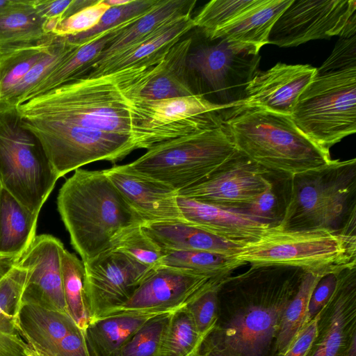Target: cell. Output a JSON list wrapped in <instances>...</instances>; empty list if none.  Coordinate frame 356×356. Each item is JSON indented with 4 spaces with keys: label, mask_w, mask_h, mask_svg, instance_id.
Masks as SVG:
<instances>
[{
    "label": "cell",
    "mask_w": 356,
    "mask_h": 356,
    "mask_svg": "<svg viewBox=\"0 0 356 356\" xmlns=\"http://www.w3.org/2000/svg\"><path fill=\"white\" fill-rule=\"evenodd\" d=\"M61 266L67 312L85 331L89 324L90 317L86 302L83 263L65 248L62 253Z\"/></svg>",
    "instance_id": "obj_35"
},
{
    "label": "cell",
    "mask_w": 356,
    "mask_h": 356,
    "mask_svg": "<svg viewBox=\"0 0 356 356\" xmlns=\"http://www.w3.org/2000/svg\"><path fill=\"white\" fill-rule=\"evenodd\" d=\"M1 105H0V111H1Z\"/></svg>",
    "instance_id": "obj_54"
},
{
    "label": "cell",
    "mask_w": 356,
    "mask_h": 356,
    "mask_svg": "<svg viewBox=\"0 0 356 356\" xmlns=\"http://www.w3.org/2000/svg\"><path fill=\"white\" fill-rule=\"evenodd\" d=\"M154 316L118 315L90 322L85 333L91 356H116L129 338Z\"/></svg>",
    "instance_id": "obj_32"
},
{
    "label": "cell",
    "mask_w": 356,
    "mask_h": 356,
    "mask_svg": "<svg viewBox=\"0 0 356 356\" xmlns=\"http://www.w3.org/2000/svg\"><path fill=\"white\" fill-rule=\"evenodd\" d=\"M245 263L235 257L206 251L179 250L164 248L162 266L188 270L211 277L223 279Z\"/></svg>",
    "instance_id": "obj_33"
},
{
    "label": "cell",
    "mask_w": 356,
    "mask_h": 356,
    "mask_svg": "<svg viewBox=\"0 0 356 356\" xmlns=\"http://www.w3.org/2000/svg\"><path fill=\"white\" fill-rule=\"evenodd\" d=\"M259 0H213L193 18L195 29L207 38L254 6Z\"/></svg>",
    "instance_id": "obj_40"
},
{
    "label": "cell",
    "mask_w": 356,
    "mask_h": 356,
    "mask_svg": "<svg viewBox=\"0 0 356 356\" xmlns=\"http://www.w3.org/2000/svg\"><path fill=\"white\" fill-rule=\"evenodd\" d=\"M203 339L189 312L182 307L170 314L160 356H191Z\"/></svg>",
    "instance_id": "obj_38"
},
{
    "label": "cell",
    "mask_w": 356,
    "mask_h": 356,
    "mask_svg": "<svg viewBox=\"0 0 356 356\" xmlns=\"http://www.w3.org/2000/svg\"><path fill=\"white\" fill-rule=\"evenodd\" d=\"M291 118L312 142L329 150L356 131V35L339 38L299 95Z\"/></svg>",
    "instance_id": "obj_2"
},
{
    "label": "cell",
    "mask_w": 356,
    "mask_h": 356,
    "mask_svg": "<svg viewBox=\"0 0 356 356\" xmlns=\"http://www.w3.org/2000/svg\"><path fill=\"white\" fill-rule=\"evenodd\" d=\"M316 326L306 356H346L356 341V266L339 273L331 298L317 314Z\"/></svg>",
    "instance_id": "obj_17"
},
{
    "label": "cell",
    "mask_w": 356,
    "mask_h": 356,
    "mask_svg": "<svg viewBox=\"0 0 356 356\" xmlns=\"http://www.w3.org/2000/svg\"><path fill=\"white\" fill-rule=\"evenodd\" d=\"M50 35L31 0H9L0 8V58Z\"/></svg>",
    "instance_id": "obj_29"
},
{
    "label": "cell",
    "mask_w": 356,
    "mask_h": 356,
    "mask_svg": "<svg viewBox=\"0 0 356 356\" xmlns=\"http://www.w3.org/2000/svg\"><path fill=\"white\" fill-rule=\"evenodd\" d=\"M143 223L184 220L171 186L141 175L128 164L103 170Z\"/></svg>",
    "instance_id": "obj_20"
},
{
    "label": "cell",
    "mask_w": 356,
    "mask_h": 356,
    "mask_svg": "<svg viewBox=\"0 0 356 356\" xmlns=\"http://www.w3.org/2000/svg\"><path fill=\"white\" fill-rule=\"evenodd\" d=\"M193 29L192 16L172 22L139 44L92 67L86 76L98 77L136 65L173 45Z\"/></svg>",
    "instance_id": "obj_30"
},
{
    "label": "cell",
    "mask_w": 356,
    "mask_h": 356,
    "mask_svg": "<svg viewBox=\"0 0 356 356\" xmlns=\"http://www.w3.org/2000/svg\"><path fill=\"white\" fill-rule=\"evenodd\" d=\"M177 202L184 220L241 245L256 240L271 227L242 210L179 195Z\"/></svg>",
    "instance_id": "obj_22"
},
{
    "label": "cell",
    "mask_w": 356,
    "mask_h": 356,
    "mask_svg": "<svg viewBox=\"0 0 356 356\" xmlns=\"http://www.w3.org/2000/svg\"><path fill=\"white\" fill-rule=\"evenodd\" d=\"M110 8L105 0L97 1L62 20L53 31L58 37L70 38L95 27Z\"/></svg>",
    "instance_id": "obj_44"
},
{
    "label": "cell",
    "mask_w": 356,
    "mask_h": 356,
    "mask_svg": "<svg viewBox=\"0 0 356 356\" xmlns=\"http://www.w3.org/2000/svg\"><path fill=\"white\" fill-rule=\"evenodd\" d=\"M224 279L211 278L184 269L161 266L150 270L126 302L107 312L100 318L118 315L172 313L184 307L204 289Z\"/></svg>",
    "instance_id": "obj_14"
},
{
    "label": "cell",
    "mask_w": 356,
    "mask_h": 356,
    "mask_svg": "<svg viewBox=\"0 0 356 356\" xmlns=\"http://www.w3.org/2000/svg\"><path fill=\"white\" fill-rule=\"evenodd\" d=\"M170 314L149 318L129 338L116 356H160Z\"/></svg>",
    "instance_id": "obj_42"
},
{
    "label": "cell",
    "mask_w": 356,
    "mask_h": 356,
    "mask_svg": "<svg viewBox=\"0 0 356 356\" xmlns=\"http://www.w3.org/2000/svg\"><path fill=\"white\" fill-rule=\"evenodd\" d=\"M142 227L148 236L166 249L206 251L235 257L242 246L185 220L143 223Z\"/></svg>",
    "instance_id": "obj_27"
},
{
    "label": "cell",
    "mask_w": 356,
    "mask_h": 356,
    "mask_svg": "<svg viewBox=\"0 0 356 356\" xmlns=\"http://www.w3.org/2000/svg\"><path fill=\"white\" fill-rule=\"evenodd\" d=\"M18 321L35 356H91L85 331L68 313L22 304Z\"/></svg>",
    "instance_id": "obj_18"
},
{
    "label": "cell",
    "mask_w": 356,
    "mask_h": 356,
    "mask_svg": "<svg viewBox=\"0 0 356 356\" xmlns=\"http://www.w3.org/2000/svg\"><path fill=\"white\" fill-rule=\"evenodd\" d=\"M282 229H327L356 238V159L288 176Z\"/></svg>",
    "instance_id": "obj_5"
},
{
    "label": "cell",
    "mask_w": 356,
    "mask_h": 356,
    "mask_svg": "<svg viewBox=\"0 0 356 356\" xmlns=\"http://www.w3.org/2000/svg\"><path fill=\"white\" fill-rule=\"evenodd\" d=\"M111 248L128 255L150 268L162 266L164 248L147 234L142 224L122 230L112 240Z\"/></svg>",
    "instance_id": "obj_39"
},
{
    "label": "cell",
    "mask_w": 356,
    "mask_h": 356,
    "mask_svg": "<svg viewBox=\"0 0 356 356\" xmlns=\"http://www.w3.org/2000/svg\"><path fill=\"white\" fill-rule=\"evenodd\" d=\"M79 46L67 38L58 36L49 49L0 102L1 106L6 109L15 108L24 103L31 90Z\"/></svg>",
    "instance_id": "obj_34"
},
{
    "label": "cell",
    "mask_w": 356,
    "mask_h": 356,
    "mask_svg": "<svg viewBox=\"0 0 356 356\" xmlns=\"http://www.w3.org/2000/svg\"><path fill=\"white\" fill-rule=\"evenodd\" d=\"M92 0H31V3L39 17L44 22L47 34L52 33L64 19L95 3Z\"/></svg>",
    "instance_id": "obj_45"
},
{
    "label": "cell",
    "mask_w": 356,
    "mask_h": 356,
    "mask_svg": "<svg viewBox=\"0 0 356 356\" xmlns=\"http://www.w3.org/2000/svg\"><path fill=\"white\" fill-rule=\"evenodd\" d=\"M21 122L40 141L59 178L92 162L115 163L139 149L129 136L51 121Z\"/></svg>",
    "instance_id": "obj_10"
},
{
    "label": "cell",
    "mask_w": 356,
    "mask_h": 356,
    "mask_svg": "<svg viewBox=\"0 0 356 356\" xmlns=\"http://www.w3.org/2000/svg\"><path fill=\"white\" fill-rule=\"evenodd\" d=\"M191 356H234L229 353L211 347L202 341L199 348Z\"/></svg>",
    "instance_id": "obj_49"
},
{
    "label": "cell",
    "mask_w": 356,
    "mask_h": 356,
    "mask_svg": "<svg viewBox=\"0 0 356 356\" xmlns=\"http://www.w3.org/2000/svg\"><path fill=\"white\" fill-rule=\"evenodd\" d=\"M204 37L207 43L188 54V71L198 76L206 88L202 96L209 102L224 109L241 104L248 83L258 71L261 56L222 39Z\"/></svg>",
    "instance_id": "obj_11"
},
{
    "label": "cell",
    "mask_w": 356,
    "mask_h": 356,
    "mask_svg": "<svg viewBox=\"0 0 356 356\" xmlns=\"http://www.w3.org/2000/svg\"><path fill=\"white\" fill-rule=\"evenodd\" d=\"M58 36L16 49L0 58V102L49 49Z\"/></svg>",
    "instance_id": "obj_37"
},
{
    "label": "cell",
    "mask_w": 356,
    "mask_h": 356,
    "mask_svg": "<svg viewBox=\"0 0 356 356\" xmlns=\"http://www.w3.org/2000/svg\"><path fill=\"white\" fill-rule=\"evenodd\" d=\"M63 243L50 234L36 236L17 261L27 270L22 304L68 313L61 266Z\"/></svg>",
    "instance_id": "obj_19"
},
{
    "label": "cell",
    "mask_w": 356,
    "mask_h": 356,
    "mask_svg": "<svg viewBox=\"0 0 356 356\" xmlns=\"http://www.w3.org/2000/svg\"><path fill=\"white\" fill-rule=\"evenodd\" d=\"M291 1L259 0L254 6L208 38H220L259 53L263 46L268 44V36L273 26Z\"/></svg>",
    "instance_id": "obj_25"
},
{
    "label": "cell",
    "mask_w": 356,
    "mask_h": 356,
    "mask_svg": "<svg viewBox=\"0 0 356 356\" xmlns=\"http://www.w3.org/2000/svg\"><path fill=\"white\" fill-rule=\"evenodd\" d=\"M58 179L40 141L22 125L15 108L1 107V186L31 212L39 216Z\"/></svg>",
    "instance_id": "obj_9"
},
{
    "label": "cell",
    "mask_w": 356,
    "mask_h": 356,
    "mask_svg": "<svg viewBox=\"0 0 356 356\" xmlns=\"http://www.w3.org/2000/svg\"><path fill=\"white\" fill-rule=\"evenodd\" d=\"M193 40L181 39L171 46L149 82L131 99L158 100L195 95L187 65ZM130 101V100H129Z\"/></svg>",
    "instance_id": "obj_26"
},
{
    "label": "cell",
    "mask_w": 356,
    "mask_h": 356,
    "mask_svg": "<svg viewBox=\"0 0 356 356\" xmlns=\"http://www.w3.org/2000/svg\"><path fill=\"white\" fill-rule=\"evenodd\" d=\"M196 3V0H159L150 11L118 33L90 69L139 44L169 24L192 16Z\"/></svg>",
    "instance_id": "obj_24"
},
{
    "label": "cell",
    "mask_w": 356,
    "mask_h": 356,
    "mask_svg": "<svg viewBox=\"0 0 356 356\" xmlns=\"http://www.w3.org/2000/svg\"><path fill=\"white\" fill-rule=\"evenodd\" d=\"M317 315L305 323L279 356H306L316 334Z\"/></svg>",
    "instance_id": "obj_48"
},
{
    "label": "cell",
    "mask_w": 356,
    "mask_h": 356,
    "mask_svg": "<svg viewBox=\"0 0 356 356\" xmlns=\"http://www.w3.org/2000/svg\"><path fill=\"white\" fill-rule=\"evenodd\" d=\"M26 276L18 261L0 260V356H35L18 321Z\"/></svg>",
    "instance_id": "obj_23"
},
{
    "label": "cell",
    "mask_w": 356,
    "mask_h": 356,
    "mask_svg": "<svg viewBox=\"0 0 356 356\" xmlns=\"http://www.w3.org/2000/svg\"><path fill=\"white\" fill-rule=\"evenodd\" d=\"M319 277L305 273L299 289L286 307L282 316L275 345L274 356H279L305 324L311 294Z\"/></svg>",
    "instance_id": "obj_36"
},
{
    "label": "cell",
    "mask_w": 356,
    "mask_h": 356,
    "mask_svg": "<svg viewBox=\"0 0 356 356\" xmlns=\"http://www.w3.org/2000/svg\"><path fill=\"white\" fill-rule=\"evenodd\" d=\"M15 110L22 120L74 124L135 140L129 102L113 73L74 79L28 99Z\"/></svg>",
    "instance_id": "obj_6"
},
{
    "label": "cell",
    "mask_w": 356,
    "mask_h": 356,
    "mask_svg": "<svg viewBox=\"0 0 356 356\" xmlns=\"http://www.w3.org/2000/svg\"><path fill=\"white\" fill-rule=\"evenodd\" d=\"M278 197L274 190V184L269 186L251 204L241 209L252 216L270 226H276L280 221L278 217Z\"/></svg>",
    "instance_id": "obj_46"
},
{
    "label": "cell",
    "mask_w": 356,
    "mask_h": 356,
    "mask_svg": "<svg viewBox=\"0 0 356 356\" xmlns=\"http://www.w3.org/2000/svg\"><path fill=\"white\" fill-rule=\"evenodd\" d=\"M129 102L134 138L139 149H148L162 142L215 126L222 120L221 110L224 108L197 94Z\"/></svg>",
    "instance_id": "obj_12"
},
{
    "label": "cell",
    "mask_w": 356,
    "mask_h": 356,
    "mask_svg": "<svg viewBox=\"0 0 356 356\" xmlns=\"http://www.w3.org/2000/svg\"><path fill=\"white\" fill-rule=\"evenodd\" d=\"M316 68L310 65L277 63L257 71L248 83L241 104L290 115L298 98L312 81Z\"/></svg>",
    "instance_id": "obj_21"
},
{
    "label": "cell",
    "mask_w": 356,
    "mask_h": 356,
    "mask_svg": "<svg viewBox=\"0 0 356 356\" xmlns=\"http://www.w3.org/2000/svg\"><path fill=\"white\" fill-rule=\"evenodd\" d=\"M57 207L83 262L110 249L124 229L143 223L104 170H74L59 190Z\"/></svg>",
    "instance_id": "obj_3"
},
{
    "label": "cell",
    "mask_w": 356,
    "mask_h": 356,
    "mask_svg": "<svg viewBox=\"0 0 356 356\" xmlns=\"http://www.w3.org/2000/svg\"><path fill=\"white\" fill-rule=\"evenodd\" d=\"M159 1L131 0L129 3L121 6L110 7L95 27L67 38L80 46L86 44L109 29L140 18L150 11Z\"/></svg>",
    "instance_id": "obj_41"
},
{
    "label": "cell",
    "mask_w": 356,
    "mask_h": 356,
    "mask_svg": "<svg viewBox=\"0 0 356 356\" xmlns=\"http://www.w3.org/2000/svg\"><path fill=\"white\" fill-rule=\"evenodd\" d=\"M2 186H1V184L0 182V191H1V189Z\"/></svg>",
    "instance_id": "obj_53"
},
{
    "label": "cell",
    "mask_w": 356,
    "mask_h": 356,
    "mask_svg": "<svg viewBox=\"0 0 356 356\" xmlns=\"http://www.w3.org/2000/svg\"><path fill=\"white\" fill-rule=\"evenodd\" d=\"M338 274L326 275L317 282L309 300L305 323L314 318L331 298L336 287Z\"/></svg>",
    "instance_id": "obj_47"
},
{
    "label": "cell",
    "mask_w": 356,
    "mask_h": 356,
    "mask_svg": "<svg viewBox=\"0 0 356 356\" xmlns=\"http://www.w3.org/2000/svg\"><path fill=\"white\" fill-rule=\"evenodd\" d=\"M9 0H0V8L4 6L8 3Z\"/></svg>",
    "instance_id": "obj_52"
},
{
    "label": "cell",
    "mask_w": 356,
    "mask_h": 356,
    "mask_svg": "<svg viewBox=\"0 0 356 356\" xmlns=\"http://www.w3.org/2000/svg\"><path fill=\"white\" fill-rule=\"evenodd\" d=\"M83 263L90 322L126 302L153 269L112 248Z\"/></svg>",
    "instance_id": "obj_15"
},
{
    "label": "cell",
    "mask_w": 356,
    "mask_h": 356,
    "mask_svg": "<svg viewBox=\"0 0 356 356\" xmlns=\"http://www.w3.org/2000/svg\"><path fill=\"white\" fill-rule=\"evenodd\" d=\"M236 152L222 120L204 130L156 144L127 164L178 192L205 179Z\"/></svg>",
    "instance_id": "obj_8"
},
{
    "label": "cell",
    "mask_w": 356,
    "mask_h": 356,
    "mask_svg": "<svg viewBox=\"0 0 356 356\" xmlns=\"http://www.w3.org/2000/svg\"><path fill=\"white\" fill-rule=\"evenodd\" d=\"M136 20L109 29L101 33L90 42L79 46L73 54L31 90L26 96L25 102L70 81L82 77L83 74L90 69L107 44L122 29L127 28Z\"/></svg>",
    "instance_id": "obj_31"
},
{
    "label": "cell",
    "mask_w": 356,
    "mask_h": 356,
    "mask_svg": "<svg viewBox=\"0 0 356 356\" xmlns=\"http://www.w3.org/2000/svg\"><path fill=\"white\" fill-rule=\"evenodd\" d=\"M346 356H356V341L351 344Z\"/></svg>",
    "instance_id": "obj_51"
},
{
    "label": "cell",
    "mask_w": 356,
    "mask_h": 356,
    "mask_svg": "<svg viewBox=\"0 0 356 356\" xmlns=\"http://www.w3.org/2000/svg\"><path fill=\"white\" fill-rule=\"evenodd\" d=\"M221 282L200 292L185 306L203 337L214 327L218 319V290Z\"/></svg>",
    "instance_id": "obj_43"
},
{
    "label": "cell",
    "mask_w": 356,
    "mask_h": 356,
    "mask_svg": "<svg viewBox=\"0 0 356 356\" xmlns=\"http://www.w3.org/2000/svg\"><path fill=\"white\" fill-rule=\"evenodd\" d=\"M306 272L284 266H250L218 290V315L204 343L234 356H274L282 316Z\"/></svg>",
    "instance_id": "obj_1"
},
{
    "label": "cell",
    "mask_w": 356,
    "mask_h": 356,
    "mask_svg": "<svg viewBox=\"0 0 356 356\" xmlns=\"http://www.w3.org/2000/svg\"><path fill=\"white\" fill-rule=\"evenodd\" d=\"M38 215L3 187L0 191V260L17 261L36 236Z\"/></svg>",
    "instance_id": "obj_28"
},
{
    "label": "cell",
    "mask_w": 356,
    "mask_h": 356,
    "mask_svg": "<svg viewBox=\"0 0 356 356\" xmlns=\"http://www.w3.org/2000/svg\"><path fill=\"white\" fill-rule=\"evenodd\" d=\"M235 257L250 266L299 268L323 277L356 266V238L327 229L268 228L241 246Z\"/></svg>",
    "instance_id": "obj_7"
},
{
    "label": "cell",
    "mask_w": 356,
    "mask_h": 356,
    "mask_svg": "<svg viewBox=\"0 0 356 356\" xmlns=\"http://www.w3.org/2000/svg\"><path fill=\"white\" fill-rule=\"evenodd\" d=\"M356 35V1L292 0L273 26L268 44L296 47L310 40Z\"/></svg>",
    "instance_id": "obj_13"
},
{
    "label": "cell",
    "mask_w": 356,
    "mask_h": 356,
    "mask_svg": "<svg viewBox=\"0 0 356 356\" xmlns=\"http://www.w3.org/2000/svg\"><path fill=\"white\" fill-rule=\"evenodd\" d=\"M221 115L236 150L268 171L293 176L332 160L330 151L309 139L290 115L245 104Z\"/></svg>",
    "instance_id": "obj_4"
},
{
    "label": "cell",
    "mask_w": 356,
    "mask_h": 356,
    "mask_svg": "<svg viewBox=\"0 0 356 356\" xmlns=\"http://www.w3.org/2000/svg\"><path fill=\"white\" fill-rule=\"evenodd\" d=\"M270 171L236 150L203 181L178 191V195L228 209L241 210L273 184Z\"/></svg>",
    "instance_id": "obj_16"
},
{
    "label": "cell",
    "mask_w": 356,
    "mask_h": 356,
    "mask_svg": "<svg viewBox=\"0 0 356 356\" xmlns=\"http://www.w3.org/2000/svg\"><path fill=\"white\" fill-rule=\"evenodd\" d=\"M131 0H105L110 7L121 6L129 3Z\"/></svg>",
    "instance_id": "obj_50"
}]
</instances>
